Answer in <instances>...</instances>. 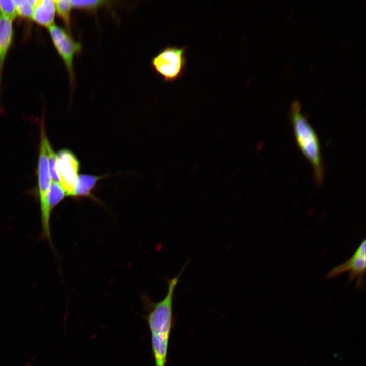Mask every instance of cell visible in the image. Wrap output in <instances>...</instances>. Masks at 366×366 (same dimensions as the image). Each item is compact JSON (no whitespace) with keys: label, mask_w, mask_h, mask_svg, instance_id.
<instances>
[{"label":"cell","mask_w":366,"mask_h":366,"mask_svg":"<svg viewBox=\"0 0 366 366\" xmlns=\"http://www.w3.org/2000/svg\"><path fill=\"white\" fill-rule=\"evenodd\" d=\"M73 8L75 9L96 13L100 8L109 5L108 1H70Z\"/></svg>","instance_id":"cell-13"},{"label":"cell","mask_w":366,"mask_h":366,"mask_svg":"<svg viewBox=\"0 0 366 366\" xmlns=\"http://www.w3.org/2000/svg\"><path fill=\"white\" fill-rule=\"evenodd\" d=\"M105 177L106 175L89 174L78 175L71 197L75 198L88 197L95 200L92 193L93 189L98 181Z\"/></svg>","instance_id":"cell-11"},{"label":"cell","mask_w":366,"mask_h":366,"mask_svg":"<svg viewBox=\"0 0 366 366\" xmlns=\"http://www.w3.org/2000/svg\"><path fill=\"white\" fill-rule=\"evenodd\" d=\"M366 269L365 239L360 243L352 256L346 261L331 269L326 276L331 279L347 273L350 282L356 280L358 287L361 286Z\"/></svg>","instance_id":"cell-5"},{"label":"cell","mask_w":366,"mask_h":366,"mask_svg":"<svg viewBox=\"0 0 366 366\" xmlns=\"http://www.w3.org/2000/svg\"><path fill=\"white\" fill-rule=\"evenodd\" d=\"M37 0L14 1L17 16L24 18H31Z\"/></svg>","instance_id":"cell-14"},{"label":"cell","mask_w":366,"mask_h":366,"mask_svg":"<svg viewBox=\"0 0 366 366\" xmlns=\"http://www.w3.org/2000/svg\"><path fill=\"white\" fill-rule=\"evenodd\" d=\"M189 261L180 272L166 280L167 290L165 297L159 302H154L146 295L142 296L148 310L146 319L151 336V346L156 366H165L169 340L173 325V303L176 286Z\"/></svg>","instance_id":"cell-1"},{"label":"cell","mask_w":366,"mask_h":366,"mask_svg":"<svg viewBox=\"0 0 366 366\" xmlns=\"http://www.w3.org/2000/svg\"><path fill=\"white\" fill-rule=\"evenodd\" d=\"M66 193L61 185L51 181L45 199L40 203L41 222V236L47 240L53 249L50 229V217L55 207L63 200Z\"/></svg>","instance_id":"cell-7"},{"label":"cell","mask_w":366,"mask_h":366,"mask_svg":"<svg viewBox=\"0 0 366 366\" xmlns=\"http://www.w3.org/2000/svg\"><path fill=\"white\" fill-rule=\"evenodd\" d=\"M57 155V171L66 195L72 196L78 176L80 162L71 150L62 149Z\"/></svg>","instance_id":"cell-6"},{"label":"cell","mask_w":366,"mask_h":366,"mask_svg":"<svg viewBox=\"0 0 366 366\" xmlns=\"http://www.w3.org/2000/svg\"><path fill=\"white\" fill-rule=\"evenodd\" d=\"M12 21L11 19L0 14V82L5 61L13 41Z\"/></svg>","instance_id":"cell-10"},{"label":"cell","mask_w":366,"mask_h":366,"mask_svg":"<svg viewBox=\"0 0 366 366\" xmlns=\"http://www.w3.org/2000/svg\"><path fill=\"white\" fill-rule=\"evenodd\" d=\"M55 9L61 20L66 26V30L69 33L71 30V13L72 5L70 1H55Z\"/></svg>","instance_id":"cell-12"},{"label":"cell","mask_w":366,"mask_h":366,"mask_svg":"<svg viewBox=\"0 0 366 366\" xmlns=\"http://www.w3.org/2000/svg\"><path fill=\"white\" fill-rule=\"evenodd\" d=\"M55 1L37 0L31 18L37 24L49 28L54 24Z\"/></svg>","instance_id":"cell-9"},{"label":"cell","mask_w":366,"mask_h":366,"mask_svg":"<svg viewBox=\"0 0 366 366\" xmlns=\"http://www.w3.org/2000/svg\"><path fill=\"white\" fill-rule=\"evenodd\" d=\"M186 46H167L161 49L151 60L155 72L164 82H173L181 78L187 64Z\"/></svg>","instance_id":"cell-3"},{"label":"cell","mask_w":366,"mask_h":366,"mask_svg":"<svg viewBox=\"0 0 366 366\" xmlns=\"http://www.w3.org/2000/svg\"><path fill=\"white\" fill-rule=\"evenodd\" d=\"M0 14L13 20L17 16L14 1L0 0Z\"/></svg>","instance_id":"cell-16"},{"label":"cell","mask_w":366,"mask_h":366,"mask_svg":"<svg viewBox=\"0 0 366 366\" xmlns=\"http://www.w3.org/2000/svg\"><path fill=\"white\" fill-rule=\"evenodd\" d=\"M46 150L51 180L60 184V180L57 171V155L53 150L49 140L46 142Z\"/></svg>","instance_id":"cell-15"},{"label":"cell","mask_w":366,"mask_h":366,"mask_svg":"<svg viewBox=\"0 0 366 366\" xmlns=\"http://www.w3.org/2000/svg\"><path fill=\"white\" fill-rule=\"evenodd\" d=\"M289 114L297 144L312 165L315 180L320 186L324 178V167L317 135L302 113L297 100L292 102Z\"/></svg>","instance_id":"cell-2"},{"label":"cell","mask_w":366,"mask_h":366,"mask_svg":"<svg viewBox=\"0 0 366 366\" xmlns=\"http://www.w3.org/2000/svg\"><path fill=\"white\" fill-rule=\"evenodd\" d=\"M40 145L37 167L38 187L40 203L45 198L51 184V176L49 171L46 142L48 140L44 123L40 125Z\"/></svg>","instance_id":"cell-8"},{"label":"cell","mask_w":366,"mask_h":366,"mask_svg":"<svg viewBox=\"0 0 366 366\" xmlns=\"http://www.w3.org/2000/svg\"><path fill=\"white\" fill-rule=\"evenodd\" d=\"M48 28L53 45L60 56L68 72L70 83H74V59L82 50L81 44L75 40L71 34L53 24Z\"/></svg>","instance_id":"cell-4"}]
</instances>
